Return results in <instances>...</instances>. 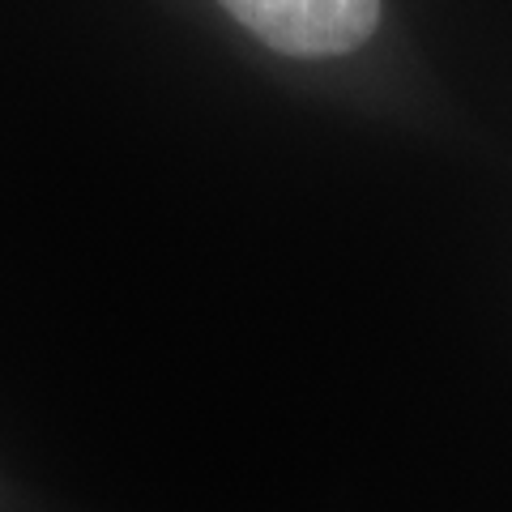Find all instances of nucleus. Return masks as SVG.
<instances>
[{
	"label": "nucleus",
	"mask_w": 512,
	"mask_h": 512,
	"mask_svg": "<svg viewBox=\"0 0 512 512\" xmlns=\"http://www.w3.org/2000/svg\"><path fill=\"white\" fill-rule=\"evenodd\" d=\"M239 26L282 56H346L380 22V0H222Z\"/></svg>",
	"instance_id": "obj_1"
}]
</instances>
